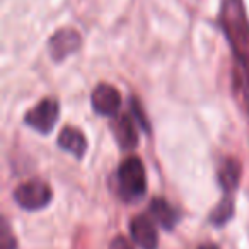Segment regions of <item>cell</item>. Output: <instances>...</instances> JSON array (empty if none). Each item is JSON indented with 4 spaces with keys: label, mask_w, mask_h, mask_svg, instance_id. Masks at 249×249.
Here are the masks:
<instances>
[{
    "label": "cell",
    "mask_w": 249,
    "mask_h": 249,
    "mask_svg": "<svg viewBox=\"0 0 249 249\" xmlns=\"http://www.w3.org/2000/svg\"><path fill=\"white\" fill-rule=\"evenodd\" d=\"M82 45L80 35L73 29H60L50 38L48 52L55 62H63L67 56L75 53Z\"/></svg>",
    "instance_id": "5b68a950"
},
{
    "label": "cell",
    "mask_w": 249,
    "mask_h": 249,
    "mask_svg": "<svg viewBox=\"0 0 249 249\" xmlns=\"http://www.w3.org/2000/svg\"><path fill=\"white\" fill-rule=\"evenodd\" d=\"M58 145L62 147L63 150L70 152L72 156H75L77 159H82L84 154H86L87 149V142H86V137L79 132L77 128H63L58 135Z\"/></svg>",
    "instance_id": "9c48e42d"
},
{
    "label": "cell",
    "mask_w": 249,
    "mask_h": 249,
    "mask_svg": "<svg viewBox=\"0 0 249 249\" xmlns=\"http://www.w3.org/2000/svg\"><path fill=\"white\" fill-rule=\"evenodd\" d=\"M132 239L140 249H157L159 237H157L154 218L150 215H139L130 224Z\"/></svg>",
    "instance_id": "52a82bcc"
},
{
    "label": "cell",
    "mask_w": 249,
    "mask_h": 249,
    "mask_svg": "<svg viewBox=\"0 0 249 249\" xmlns=\"http://www.w3.org/2000/svg\"><path fill=\"white\" fill-rule=\"evenodd\" d=\"M18 242H16L14 234L9 229V224L2 220V232H0V249H16Z\"/></svg>",
    "instance_id": "5bb4252c"
},
{
    "label": "cell",
    "mask_w": 249,
    "mask_h": 249,
    "mask_svg": "<svg viewBox=\"0 0 249 249\" xmlns=\"http://www.w3.org/2000/svg\"><path fill=\"white\" fill-rule=\"evenodd\" d=\"M60 116V104L56 99H43L36 104L33 109L28 111L24 121L28 126L39 133H50L58 121Z\"/></svg>",
    "instance_id": "277c9868"
},
{
    "label": "cell",
    "mask_w": 249,
    "mask_h": 249,
    "mask_svg": "<svg viewBox=\"0 0 249 249\" xmlns=\"http://www.w3.org/2000/svg\"><path fill=\"white\" fill-rule=\"evenodd\" d=\"M237 80L241 87L242 99H244L246 111L249 113V60L237 58Z\"/></svg>",
    "instance_id": "4fadbf2b"
},
{
    "label": "cell",
    "mask_w": 249,
    "mask_h": 249,
    "mask_svg": "<svg viewBox=\"0 0 249 249\" xmlns=\"http://www.w3.org/2000/svg\"><path fill=\"white\" fill-rule=\"evenodd\" d=\"M118 188L124 200H140L147 191L145 167L139 157H128L118 169Z\"/></svg>",
    "instance_id": "7a4b0ae2"
},
{
    "label": "cell",
    "mask_w": 249,
    "mask_h": 249,
    "mask_svg": "<svg viewBox=\"0 0 249 249\" xmlns=\"http://www.w3.org/2000/svg\"><path fill=\"white\" fill-rule=\"evenodd\" d=\"M198 249H220L217 244H213V242H207V244H201Z\"/></svg>",
    "instance_id": "2e32d148"
},
{
    "label": "cell",
    "mask_w": 249,
    "mask_h": 249,
    "mask_svg": "<svg viewBox=\"0 0 249 249\" xmlns=\"http://www.w3.org/2000/svg\"><path fill=\"white\" fill-rule=\"evenodd\" d=\"M150 217H152L159 225H162L164 229H167V231H171V229L179 222L178 220V218H179L178 210L174 207H171V205L167 203L166 200H162V198L152 200V203H150Z\"/></svg>",
    "instance_id": "30bf717a"
},
{
    "label": "cell",
    "mask_w": 249,
    "mask_h": 249,
    "mask_svg": "<svg viewBox=\"0 0 249 249\" xmlns=\"http://www.w3.org/2000/svg\"><path fill=\"white\" fill-rule=\"evenodd\" d=\"M220 21L235 56L249 60V22L241 0H224Z\"/></svg>",
    "instance_id": "6da1fadb"
},
{
    "label": "cell",
    "mask_w": 249,
    "mask_h": 249,
    "mask_svg": "<svg viewBox=\"0 0 249 249\" xmlns=\"http://www.w3.org/2000/svg\"><path fill=\"white\" fill-rule=\"evenodd\" d=\"M232 215H234V200L231 198V195H225L224 200L210 213V222L213 225H224Z\"/></svg>",
    "instance_id": "7c38bea8"
},
{
    "label": "cell",
    "mask_w": 249,
    "mask_h": 249,
    "mask_svg": "<svg viewBox=\"0 0 249 249\" xmlns=\"http://www.w3.org/2000/svg\"><path fill=\"white\" fill-rule=\"evenodd\" d=\"M52 198H53L52 188L41 179H33L28 181V183H22L14 191L16 203L29 212L45 208L52 201Z\"/></svg>",
    "instance_id": "3957f363"
},
{
    "label": "cell",
    "mask_w": 249,
    "mask_h": 249,
    "mask_svg": "<svg viewBox=\"0 0 249 249\" xmlns=\"http://www.w3.org/2000/svg\"><path fill=\"white\" fill-rule=\"evenodd\" d=\"M92 109L101 116H114L121 106V96L109 84H99L90 97Z\"/></svg>",
    "instance_id": "8992f818"
},
{
    "label": "cell",
    "mask_w": 249,
    "mask_h": 249,
    "mask_svg": "<svg viewBox=\"0 0 249 249\" xmlns=\"http://www.w3.org/2000/svg\"><path fill=\"white\" fill-rule=\"evenodd\" d=\"M109 249H133V246L130 244L128 239H124V237H121V235H118V237H114L113 241H111Z\"/></svg>",
    "instance_id": "9a60e30c"
},
{
    "label": "cell",
    "mask_w": 249,
    "mask_h": 249,
    "mask_svg": "<svg viewBox=\"0 0 249 249\" xmlns=\"http://www.w3.org/2000/svg\"><path fill=\"white\" fill-rule=\"evenodd\" d=\"M239 178H241V166L235 159H225L222 162L220 169H218V183H220L222 190L225 195H232L239 184Z\"/></svg>",
    "instance_id": "8fae6325"
},
{
    "label": "cell",
    "mask_w": 249,
    "mask_h": 249,
    "mask_svg": "<svg viewBox=\"0 0 249 249\" xmlns=\"http://www.w3.org/2000/svg\"><path fill=\"white\" fill-rule=\"evenodd\" d=\"M113 135L118 145L124 150H132L139 145V132H137L135 121L130 114H123L113 123Z\"/></svg>",
    "instance_id": "ba28073f"
}]
</instances>
